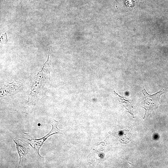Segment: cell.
<instances>
[{"instance_id":"7a4b0ae2","label":"cell","mask_w":168,"mask_h":168,"mask_svg":"<svg viewBox=\"0 0 168 168\" xmlns=\"http://www.w3.org/2000/svg\"><path fill=\"white\" fill-rule=\"evenodd\" d=\"M52 125L53 126V128L52 130L55 133H59L60 134H62V131L59 130L57 128V125L58 124V122L56 121L55 120H53L52 122Z\"/></svg>"},{"instance_id":"6da1fadb","label":"cell","mask_w":168,"mask_h":168,"mask_svg":"<svg viewBox=\"0 0 168 168\" xmlns=\"http://www.w3.org/2000/svg\"><path fill=\"white\" fill-rule=\"evenodd\" d=\"M142 91L144 96L143 105L146 110L145 115L149 114L153 110L157 108L160 104V99L161 95L168 91L162 89L160 91L151 95L147 93L144 88Z\"/></svg>"}]
</instances>
